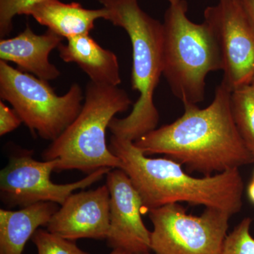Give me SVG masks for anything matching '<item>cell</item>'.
Returning a JSON list of instances; mask_svg holds the SVG:
<instances>
[{"label":"cell","instance_id":"cell-1","mask_svg":"<svg viewBox=\"0 0 254 254\" xmlns=\"http://www.w3.org/2000/svg\"><path fill=\"white\" fill-rule=\"evenodd\" d=\"M232 92L222 83L205 108L185 104V112L133 142L145 155L163 154L190 173L212 176L254 163L234 121Z\"/></svg>","mask_w":254,"mask_h":254},{"label":"cell","instance_id":"cell-2","mask_svg":"<svg viewBox=\"0 0 254 254\" xmlns=\"http://www.w3.org/2000/svg\"><path fill=\"white\" fill-rule=\"evenodd\" d=\"M109 148L138 190L143 212L182 202L218 208L231 216L242 210L244 181L239 169L194 177L172 159L148 158L128 140L113 135Z\"/></svg>","mask_w":254,"mask_h":254},{"label":"cell","instance_id":"cell-3","mask_svg":"<svg viewBox=\"0 0 254 254\" xmlns=\"http://www.w3.org/2000/svg\"><path fill=\"white\" fill-rule=\"evenodd\" d=\"M110 11L114 26L127 32L132 47L131 88L138 100L125 118L113 119V136L134 142L155 129L159 122L154 93L163 75V26L145 12L138 0H98Z\"/></svg>","mask_w":254,"mask_h":254},{"label":"cell","instance_id":"cell-4","mask_svg":"<svg viewBox=\"0 0 254 254\" xmlns=\"http://www.w3.org/2000/svg\"><path fill=\"white\" fill-rule=\"evenodd\" d=\"M132 104L125 90L90 81L77 118L43 151V160H58L56 171L89 175L101 168L121 169V160L107 145L106 131L115 115Z\"/></svg>","mask_w":254,"mask_h":254},{"label":"cell","instance_id":"cell-5","mask_svg":"<svg viewBox=\"0 0 254 254\" xmlns=\"http://www.w3.org/2000/svg\"><path fill=\"white\" fill-rule=\"evenodd\" d=\"M188 4H170L164 16L163 75L184 105H197L205 98L208 73L222 68L216 40L206 23L187 17Z\"/></svg>","mask_w":254,"mask_h":254},{"label":"cell","instance_id":"cell-6","mask_svg":"<svg viewBox=\"0 0 254 254\" xmlns=\"http://www.w3.org/2000/svg\"><path fill=\"white\" fill-rule=\"evenodd\" d=\"M0 98L12 106L32 134L54 141L80 113L84 100L78 83L63 95L48 81L0 60Z\"/></svg>","mask_w":254,"mask_h":254},{"label":"cell","instance_id":"cell-7","mask_svg":"<svg viewBox=\"0 0 254 254\" xmlns=\"http://www.w3.org/2000/svg\"><path fill=\"white\" fill-rule=\"evenodd\" d=\"M153 225L150 250L155 254H221L231 215L205 208L199 216L180 203L148 211Z\"/></svg>","mask_w":254,"mask_h":254},{"label":"cell","instance_id":"cell-8","mask_svg":"<svg viewBox=\"0 0 254 254\" xmlns=\"http://www.w3.org/2000/svg\"><path fill=\"white\" fill-rule=\"evenodd\" d=\"M58 160L38 161L33 152L23 150L10 157L0 173V196L9 207L28 206L41 202L63 205L75 190H83L100 181L112 169L101 168L79 181L58 185L50 180Z\"/></svg>","mask_w":254,"mask_h":254},{"label":"cell","instance_id":"cell-9","mask_svg":"<svg viewBox=\"0 0 254 254\" xmlns=\"http://www.w3.org/2000/svg\"><path fill=\"white\" fill-rule=\"evenodd\" d=\"M221 55V83L230 91L254 78V28L239 0H218L204 11Z\"/></svg>","mask_w":254,"mask_h":254},{"label":"cell","instance_id":"cell-10","mask_svg":"<svg viewBox=\"0 0 254 254\" xmlns=\"http://www.w3.org/2000/svg\"><path fill=\"white\" fill-rule=\"evenodd\" d=\"M106 185L110 196L108 245L132 254L148 253L151 232L142 220L143 203L131 179L122 169H112Z\"/></svg>","mask_w":254,"mask_h":254},{"label":"cell","instance_id":"cell-11","mask_svg":"<svg viewBox=\"0 0 254 254\" xmlns=\"http://www.w3.org/2000/svg\"><path fill=\"white\" fill-rule=\"evenodd\" d=\"M110 198L107 185L73 193L50 219L47 230L73 242L80 239L107 240Z\"/></svg>","mask_w":254,"mask_h":254},{"label":"cell","instance_id":"cell-12","mask_svg":"<svg viewBox=\"0 0 254 254\" xmlns=\"http://www.w3.org/2000/svg\"><path fill=\"white\" fill-rule=\"evenodd\" d=\"M63 39L48 29L43 34H36L26 26L24 31L14 38L1 39L0 59L16 64L18 69L23 72L45 81H53L59 77L60 71L50 63V55L58 49Z\"/></svg>","mask_w":254,"mask_h":254},{"label":"cell","instance_id":"cell-13","mask_svg":"<svg viewBox=\"0 0 254 254\" xmlns=\"http://www.w3.org/2000/svg\"><path fill=\"white\" fill-rule=\"evenodd\" d=\"M23 15L31 16L42 26L64 39L89 35L99 18L108 21L110 11L83 8L79 3H64L60 0H46L28 8Z\"/></svg>","mask_w":254,"mask_h":254},{"label":"cell","instance_id":"cell-14","mask_svg":"<svg viewBox=\"0 0 254 254\" xmlns=\"http://www.w3.org/2000/svg\"><path fill=\"white\" fill-rule=\"evenodd\" d=\"M58 47L60 58L66 63H75L97 84L118 86L121 83L117 55L105 49L89 35L66 40Z\"/></svg>","mask_w":254,"mask_h":254},{"label":"cell","instance_id":"cell-15","mask_svg":"<svg viewBox=\"0 0 254 254\" xmlns=\"http://www.w3.org/2000/svg\"><path fill=\"white\" fill-rule=\"evenodd\" d=\"M58 204L41 202L18 210H0V254H22L37 230L47 226Z\"/></svg>","mask_w":254,"mask_h":254},{"label":"cell","instance_id":"cell-16","mask_svg":"<svg viewBox=\"0 0 254 254\" xmlns=\"http://www.w3.org/2000/svg\"><path fill=\"white\" fill-rule=\"evenodd\" d=\"M234 121L247 148L254 157V84L237 88L231 94Z\"/></svg>","mask_w":254,"mask_h":254},{"label":"cell","instance_id":"cell-17","mask_svg":"<svg viewBox=\"0 0 254 254\" xmlns=\"http://www.w3.org/2000/svg\"><path fill=\"white\" fill-rule=\"evenodd\" d=\"M31 239L38 254H89L81 250L73 241L66 240L48 230L38 229Z\"/></svg>","mask_w":254,"mask_h":254},{"label":"cell","instance_id":"cell-18","mask_svg":"<svg viewBox=\"0 0 254 254\" xmlns=\"http://www.w3.org/2000/svg\"><path fill=\"white\" fill-rule=\"evenodd\" d=\"M252 220L245 218L227 235L221 254H254V238L251 235Z\"/></svg>","mask_w":254,"mask_h":254},{"label":"cell","instance_id":"cell-19","mask_svg":"<svg viewBox=\"0 0 254 254\" xmlns=\"http://www.w3.org/2000/svg\"><path fill=\"white\" fill-rule=\"evenodd\" d=\"M46 0H0V38L4 39L13 29V20L17 15Z\"/></svg>","mask_w":254,"mask_h":254},{"label":"cell","instance_id":"cell-20","mask_svg":"<svg viewBox=\"0 0 254 254\" xmlns=\"http://www.w3.org/2000/svg\"><path fill=\"white\" fill-rule=\"evenodd\" d=\"M23 123L14 109L5 104L3 100L0 101V136H2L14 131Z\"/></svg>","mask_w":254,"mask_h":254},{"label":"cell","instance_id":"cell-21","mask_svg":"<svg viewBox=\"0 0 254 254\" xmlns=\"http://www.w3.org/2000/svg\"><path fill=\"white\" fill-rule=\"evenodd\" d=\"M254 28V0H239Z\"/></svg>","mask_w":254,"mask_h":254},{"label":"cell","instance_id":"cell-22","mask_svg":"<svg viewBox=\"0 0 254 254\" xmlns=\"http://www.w3.org/2000/svg\"><path fill=\"white\" fill-rule=\"evenodd\" d=\"M247 193H248L249 198L251 201L254 204V179L249 185Z\"/></svg>","mask_w":254,"mask_h":254},{"label":"cell","instance_id":"cell-23","mask_svg":"<svg viewBox=\"0 0 254 254\" xmlns=\"http://www.w3.org/2000/svg\"><path fill=\"white\" fill-rule=\"evenodd\" d=\"M109 254H132L131 252H127V251L123 250H119V249H115L113 252Z\"/></svg>","mask_w":254,"mask_h":254},{"label":"cell","instance_id":"cell-24","mask_svg":"<svg viewBox=\"0 0 254 254\" xmlns=\"http://www.w3.org/2000/svg\"><path fill=\"white\" fill-rule=\"evenodd\" d=\"M167 1H168L170 4H175L181 1V0H167Z\"/></svg>","mask_w":254,"mask_h":254},{"label":"cell","instance_id":"cell-25","mask_svg":"<svg viewBox=\"0 0 254 254\" xmlns=\"http://www.w3.org/2000/svg\"><path fill=\"white\" fill-rule=\"evenodd\" d=\"M252 83H253V84H254V79H253V81H252Z\"/></svg>","mask_w":254,"mask_h":254},{"label":"cell","instance_id":"cell-26","mask_svg":"<svg viewBox=\"0 0 254 254\" xmlns=\"http://www.w3.org/2000/svg\"><path fill=\"white\" fill-rule=\"evenodd\" d=\"M150 254V252H148V253H145V254Z\"/></svg>","mask_w":254,"mask_h":254},{"label":"cell","instance_id":"cell-27","mask_svg":"<svg viewBox=\"0 0 254 254\" xmlns=\"http://www.w3.org/2000/svg\"></svg>","mask_w":254,"mask_h":254}]
</instances>
